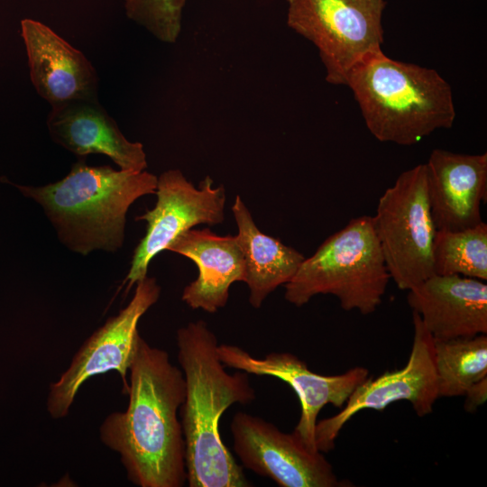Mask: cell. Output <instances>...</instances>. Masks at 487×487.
Wrapping results in <instances>:
<instances>
[{
  "instance_id": "cell-1",
  "label": "cell",
  "mask_w": 487,
  "mask_h": 487,
  "mask_svg": "<svg viewBox=\"0 0 487 487\" xmlns=\"http://www.w3.org/2000/svg\"><path fill=\"white\" fill-rule=\"evenodd\" d=\"M128 407L100 427L102 442L121 456L128 479L140 487L187 482L185 444L178 410L185 399L181 369L166 351L139 335L130 366Z\"/></svg>"
},
{
  "instance_id": "cell-2",
  "label": "cell",
  "mask_w": 487,
  "mask_h": 487,
  "mask_svg": "<svg viewBox=\"0 0 487 487\" xmlns=\"http://www.w3.org/2000/svg\"><path fill=\"white\" fill-rule=\"evenodd\" d=\"M178 362L185 381L180 407L189 487H247L252 484L223 442L219 421L233 404L255 399L248 373H229L218 355L216 335L203 320L177 331Z\"/></svg>"
},
{
  "instance_id": "cell-3",
  "label": "cell",
  "mask_w": 487,
  "mask_h": 487,
  "mask_svg": "<svg viewBox=\"0 0 487 487\" xmlns=\"http://www.w3.org/2000/svg\"><path fill=\"white\" fill-rule=\"evenodd\" d=\"M348 86L370 133L380 142L412 145L455 118L449 84L433 69L372 53L349 72Z\"/></svg>"
},
{
  "instance_id": "cell-4",
  "label": "cell",
  "mask_w": 487,
  "mask_h": 487,
  "mask_svg": "<svg viewBox=\"0 0 487 487\" xmlns=\"http://www.w3.org/2000/svg\"><path fill=\"white\" fill-rule=\"evenodd\" d=\"M158 177L109 166L73 165L62 179L41 187H19L45 210L62 241L86 254L115 251L124 241L126 213L139 198L154 194Z\"/></svg>"
},
{
  "instance_id": "cell-5",
  "label": "cell",
  "mask_w": 487,
  "mask_h": 487,
  "mask_svg": "<svg viewBox=\"0 0 487 487\" xmlns=\"http://www.w3.org/2000/svg\"><path fill=\"white\" fill-rule=\"evenodd\" d=\"M391 280L372 216L353 218L300 263L285 286V299L297 306L318 294L333 295L345 311L373 313Z\"/></svg>"
},
{
  "instance_id": "cell-6",
  "label": "cell",
  "mask_w": 487,
  "mask_h": 487,
  "mask_svg": "<svg viewBox=\"0 0 487 487\" xmlns=\"http://www.w3.org/2000/svg\"><path fill=\"white\" fill-rule=\"evenodd\" d=\"M391 279L409 290L434 275L436 227L431 216L426 164L403 171L381 196L372 216Z\"/></svg>"
},
{
  "instance_id": "cell-7",
  "label": "cell",
  "mask_w": 487,
  "mask_h": 487,
  "mask_svg": "<svg viewBox=\"0 0 487 487\" xmlns=\"http://www.w3.org/2000/svg\"><path fill=\"white\" fill-rule=\"evenodd\" d=\"M287 24L318 50L326 80L345 85L351 69L381 51L384 0H286Z\"/></svg>"
},
{
  "instance_id": "cell-8",
  "label": "cell",
  "mask_w": 487,
  "mask_h": 487,
  "mask_svg": "<svg viewBox=\"0 0 487 487\" xmlns=\"http://www.w3.org/2000/svg\"><path fill=\"white\" fill-rule=\"evenodd\" d=\"M412 321L414 336L406 365L376 378L367 377L354 389L337 414L317 422L315 440L318 451L332 450L343 427L363 409L383 410L396 401L407 400L419 417L433 411L439 398L434 339L420 317L413 311Z\"/></svg>"
},
{
  "instance_id": "cell-9",
  "label": "cell",
  "mask_w": 487,
  "mask_h": 487,
  "mask_svg": "<svg viewBox=\"0 0 487 487\" xmlns=\"http://www.w3.org/2000/svg\"><path fill=\"white\" fill-rule=\"evenodd\" d=\"M160 293L156 280L146 276L136 283L129 304L86 340L69 367L50 386L47 409L53 418L67 416L79 387L95 375L115 370L120 373L127 391L126 375L140 335L137 325L157 302Z\"/></svg>"
},
{
  "instance_id": "cell-10",
  "label": "cell",
  "mask_w": 487,
  "mask_h": 487,
  "mask_svg": "<svg viewBox=\"0 0 487 487\" xmlns=\"http://www.w3.org/2000/svg\"><path fill=\"white\" fill-rule=\"evenodd\" d=\"M154 207L137 220L147 222L146 234L137 245L124 281L129 290L147 276L152 260L182 233L198 225H215L225 220V189L215 187L207 176L196 188L179 170L162 172L157 180Z\"/></svg>"
},
{
  "instance_id": "cell-11",
  "label": "cell",
  "mask_w": 487,
  "mask_h": 487,
  "mask_svg": "<svg viewBox=\"0 0 487 487\" xmlns=\"http://www.w3.org/2000/svg\"><path fill=\"white\" fill-rule=\"evenodd\" d=\"M233 449L242 466L274 481L280 487L352 486L338 480L320 451L308 450L294 432L245 412L231 422Z\"/></svg>"
},
{
  "instance_id": "cell-12",
  "label": "cell",
  "mask_w": 487,
  "mask_h": 487,
  "mask_svg": "<svg viewBox=\"0 0 487 487\" xmlns=\"http://www.w3.org/2000/svg\"><path fill=\"white\" fill-rule=\"evenodd\" d=\"M218 355L225 366L248 374L278 378L297 394L301 412L293 432L310 451L317 452L315 429L320 410L327 404L342 408L354 389L369 375L365 367H354L342 374L322 375L290 353H270L255 358L233 345H218ZM322 453V452H321Z\"/></svg>"
},
{
  "instance_id": "cell-13",
  "label": "cell",
  "mask_w": 487,
  "mask_h": 487,
  "mask_svg": "<svg viewBox=\"0 0 487 487\" xmlns=\"http://www.w3.org/2000/svg\"><path fill=\"white\" fill-rule=\"evenodd\" d=\"M21 35L32 84L51 106L97 99L96 71L81 51L36 20H22Z\"/></svg>"
},
{
  "instance_id": "cell-14",
  "label": "cell",
  "mask_w": 487,
  "mask_h": 487,
  "mask_svg": "<svg viewBox=\"0 0 487 487\" xmlns=\"http://www.w3.org/2000/svg\"><path fill=\"white\" fill-rule=\"evenodd\" d=\"M426 164L427 197L436 230L477 225L487 195V153L461 154L435 149Z\"/></svg>"
},
{
  "instance_id": "cell-15",
  "label": "cell",
  "mask_w": 487,
  "mask_h": 487,
  "mask_svg": "<svg viewBox=\"0 0 487 487\" xmlns=\"http://www.w3.org/2000/svg\"><path fill=\"white\" fill-rule=\"evenodd\" d=\"M408 303L435 340L487 334V284L434 274L409 290Z\"/></svg>"
},
{
  "instance_id": "cell-16",
  "label": "cell",
  "mask_w": 487,
  "mask_h": 487,
  "mask_svg": "<svg viewBox=\"0 0 487 487\" xmlns=\"http://www.w3.org/2000/svg\"><path fill=\"white\" fill-rule=\"evenodd\" d=\"M47 126L55 142L78 156L104 154L123 170L147 168L143 145L128 141L97 99L51 106Z\"/></svg>"
},
{
  "instance_id": "cell-17",
  "label": "cell",
  "mask_w": 487,
  "mask_h": 487,
  "mask_svg": "<svg viewBox=\"0 0 487 487\" xmlns=\"http://www.w3.org/2000/svg\"><path fill=\"white\" fill-rule=\"evenodd\" d=\"M193 261L197 279L187 285L182 300L192 309L215 313L224 308L234 282L246 280L244 256L236 235H218L207 228L189 229L167 248Z\"/></svg>"
},
{
  "instance_id": "cell-18",
  "label": "cell",
  "mask_w": 487,
  "mask_h": 487,
  "mask_svg": "<svg viewBox=\"0 0 487 487\" xmlns=\"http://www.w3.org/2000/svg\"><path fill=\"white\" fill-rule=\"evenodd\" d=\"M232 211L245 261L249 303L260 308L270 293L291 280L305 257L296 249L263 234L239 195Z\"/></svg>"
},
{
  "instance_id": "cell-19",
  "label": "cell",
  "mask_w": 487,
  "mask_h": 487,
  "mask_svg": "<svg viewBox=\"0 0 487 487\" xmlns=\"http://www.w3.org/2000/svg\"><path fill=\"white\" fill-rule=\"evenodd\" d=\"M434 353L439 398L464 396L473 384L487 377L486 334L434 339Z\"/></svg>"
},
{
  "instance_id": "cell-20",
  "label": "cell",
  "mask_w": 487,
  "mask_h": 487,
  "mask_svg": "<svg viewBox=\"0 0 487 487\" xmlns=\"http://www.w3.org/2000/svg\"><path fill=\"white\" fill-rule=\"evenodd\" d=\"M436 275L487 280V225L455 231L436 230L432 249Z\"/></svg>"
},
{
  "instance_id": "cell-21",
  "label": "cell",
  "mask_w": 487,
  "mask_h": 487,
  "mask_svg": "<svg viewBox=\"0 0 487 487\" xmlns=\"http://www.w3.org/2000/svg\"><path fill=\"white\" fill-rule=\"evenodd\" d=\"M188 0H124L126 15L159 41L175 42L181 32Z\"/></svg>"
},
{
  "instance_id": "cell-22",
  "label": "cell",
  "mask_w": 487,
  "mask_h": 487,
  "mask_svg": "<svg viewBox=\"0 0 487 487\" xmlns=\"http://www.w3.org/2000/svg\"><path fill=\"white\" fill-rule=\"evenodd\" d=\"M464 409L467 412L475 411L487 399V377L473 384L464 395Z\"/></svg>"
}]
</instances>
